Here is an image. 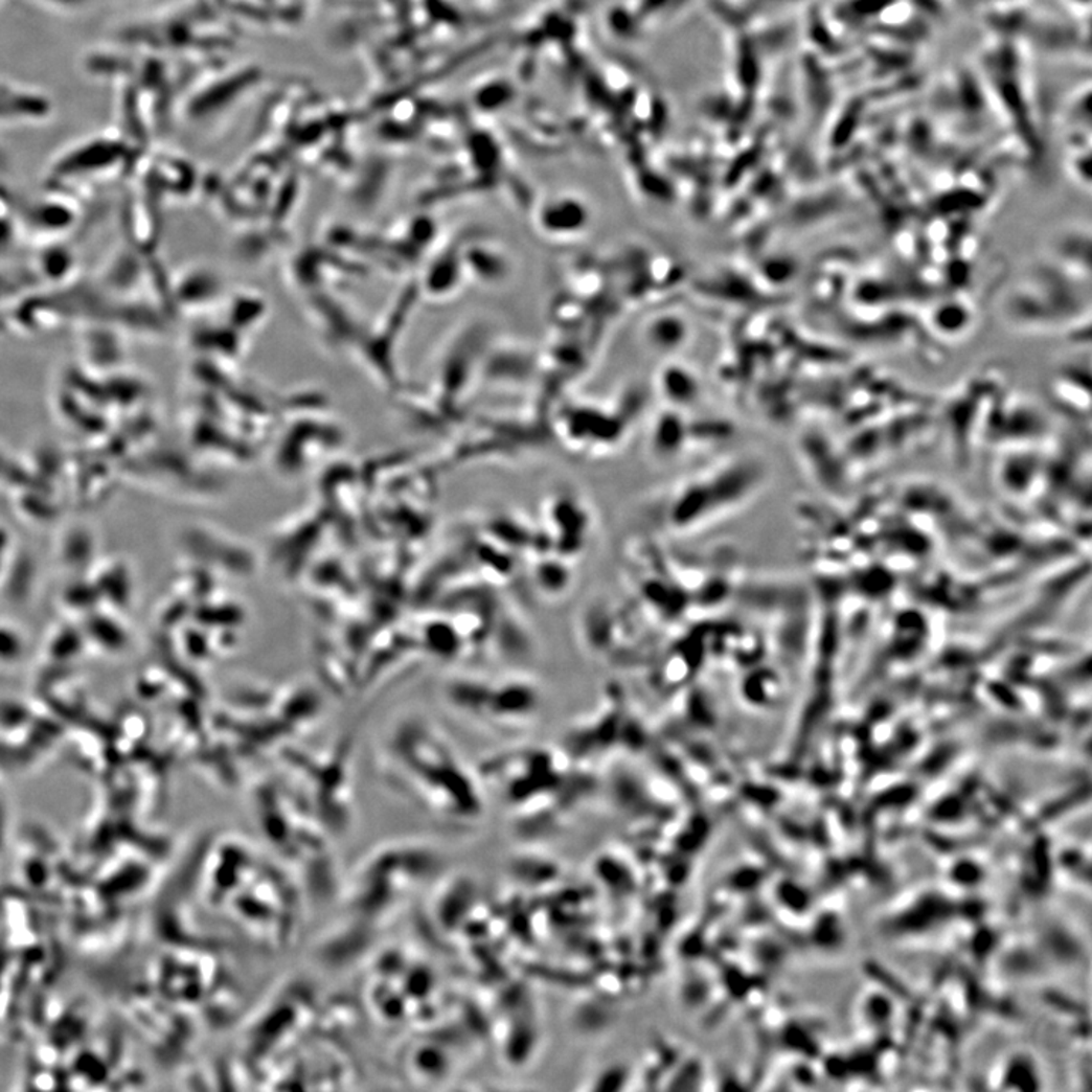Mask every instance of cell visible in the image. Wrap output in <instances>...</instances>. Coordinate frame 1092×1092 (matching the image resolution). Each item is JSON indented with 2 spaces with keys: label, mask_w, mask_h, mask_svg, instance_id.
I'll return each instance as SVG.
<instances>
[{
  "label": "cell",
  "mask_w": 1092,
  "mask_h": 1092,
  "mask_svg": "<svg viewBox=\"0 0 1092 1092\" xmlns=\"http://www.w3.org/2000/svg\"><path fill=\"white\" fill-rule=\"evenodd\" d=\"M589 215L585 205L576 201H559L546 205L541 212V225L546 234L568 237L579 234L588 225Z\"/></svg>",
  "instance_id": "cell-6"
},
{
  "label": "cell",
  "mask_w": 1092,
  "mask_h": 1092,
  "mask_svg": "<svg viewBox=\"0 0 1092 1092\" xmlns=\"http://www.w3.org/2000/svg\"><path fill=\"white\" fill-rule=\"evenodd\" d=\"M298 879L278 859L241 836H227L210 856L205 896L232 930L271 952L298 936L302 900Z\"/></svg>",
  "instance_id": "cell-1"
},
{
  "label": "cell",
  "mask_w": 1092,
  "mask_h": 1092,
  "mask_svg": "<svg viewBox=\"0 0 1092 1092\" xmlns=\"http://www.w3.org/2000/svg\"><path fill=\"white\" fill-rule=\"evenodd\" d=\"M434 862L431 849L416 842L383 845L363 859L349 880L342 912L320 942L323 962L345 965L366 953L424 888Z\"/></svg>",
  "instance_id": "cell-2"
},
{
  "label": "cell",
  "mask_w": 1092,
  "mask_h": 1092,
  "mask_svg": "<svg viewBox=\"0 0 1092 1092\" xmlns=\"http://www.w3.org/2000/svg\"><path fill=\"white\" fill-rule=\"evenodd\" d=\"M684 436L686 433H684V427L679 417L673 416V414L660 417L653 430L654 453L665 455V457L679 453Z\"/></svg>",
  "instance_id": "cell-9"
},
{
  "label": "cell",
  "mask_w": 1092,
  "mask_h": 1092,
  "mask_svg": "<svg viewBox=\"0 0 1092 1092\" xmlns=\"http://www.w3.org/2000/svg\"><path fill=\"white\" fill-rule=\"evenodd\" d=\"M252 809L266 841L278 861L315 891H325L334 879L332 839L334 835L309 807L282 792H257ZM329 889V886H328Z\"/></svg>",
  "instance_id": "cell-3"
},
{
  "label": "cell",
  "mask_w": 1092,
  "mask_h": 1092,
  "mask_svg": "<svg viewBox=\"0 0 1092 1092\" xmlns=\"http://www.w3.org/2000/svg\"><path fill=\"white\" fill-rule=\"evenodd\" d=\"M743 467H726L690 478L663 504L660 524L676 534L713 527L748 500L751 484Z\"/></svg>",
  "instance_id": "cell-4"
},
{
  "label": "cell",
  "mask_w": 1092,
  "mask_h": 1092,
  "mask_svg": "<svg viewBox=\"0 0 1092 1092\" xmlns=\"http://www.w3.org/2000/svg\"><path fill=\"white\" fill-rule=\"evenodd\" d=\"M546 541L561 559L572 561L588 545L591 514L574 494H558L545 505Z\"/></svg>",
  "instance_id": "cell-5"
},
{
  "label": "cell",
  "mask_w": 1092,
  "mask_h": 1092,
  "mask_svg": "<svg viewBox=\"0 0 1092 1092\" xmlns=\"http://www.w3.org/2000/svg\"><path fill=\"white\" fill-rule=\"evenodd\" d=\"M645 337L652 348L667 354L682 348L686 342L687 325L679 316H659L650 322Z\"/></svg>",
  "instance_id": "cell-8"
},
{
  "label": "cell",
  "mask_w": 1092,
  "mask_h": 1092,
  "mask_svg": "<svg viewBox=\"0 0 1092 1092\" xmlns=\"http://www.w3.org/2000/svg\"><path fill=\"white\" fill-rule=\"evenodd\" d=\"M660 389L674 406H689L700 394L696 376L683 366L666 367L660 376Z\"/></svg>",
  "instance_id": "cell-7"
}]
</instances>
